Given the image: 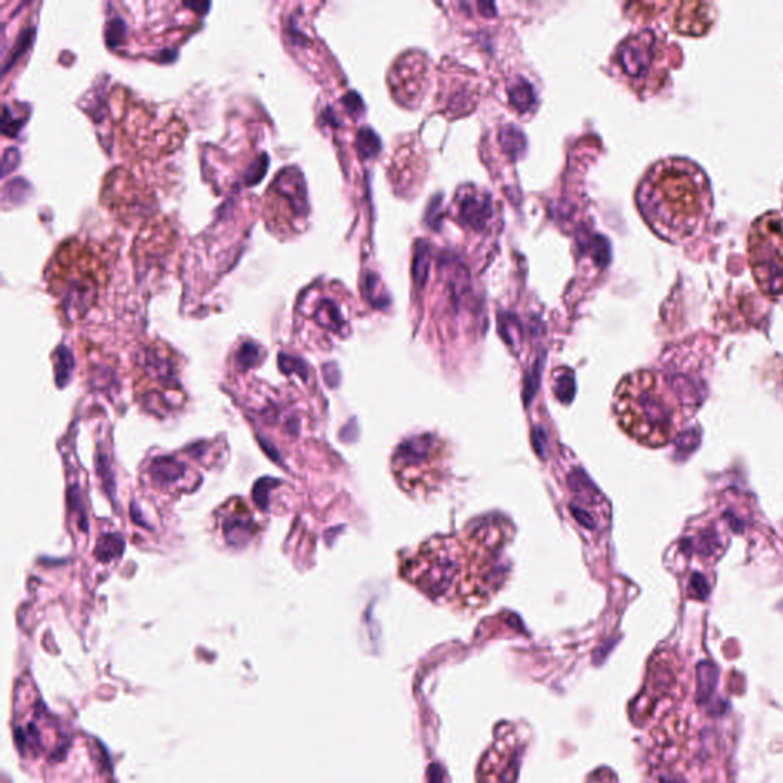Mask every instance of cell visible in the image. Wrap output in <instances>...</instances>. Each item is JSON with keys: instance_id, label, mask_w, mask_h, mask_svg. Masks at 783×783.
Returning a JSON list of instances; mask_svg holds the SVG:
<instances>
[{"instance_id": "obj_1", "label": "cell", "mask_w": 783, "mask_h": 783, "mask_svg": "<svg viewBox=\"0 0 783 783\" xmlns=\"http://www.w3.org/2000/svg\"><path fill=\"white\" fill-rule=\"evenodd\" d=\"M513 534L508 520L488 517L458 533L430 537L401 559L400 577L439 605L484 608L504 588Z\"/></svg>"}, {"instance_id": "obj_2", "label": "cell", "mask_w": 783, "mask_h": 783, "mask_svg": "<svg viewBox=\"0 0 783 783\" xmlns=\"http://www.w3.org/2000/svg\"><path fill=\"white\" fill-rule=\"evenodd\" d=\"M698 386L686 374L632 372L618 383L612 412L629 438L650 449L673 441L681 426L696 412Z\"/></svg>"}, {"instance_id": "obj_3", "label": "cell", "mask_w": 783, "mask_h": 783, "mask_svg": "<svg viewBox=\"0 0 783 783\" xmlns=\"http://www.w3.org/2000/svg\"><path fill=\"white\" fill-rule=\"evenodd\" d=\"M637 204L655 234L670 244H684L696 238L712 216V184L689 158H666L641 179Z\"/></svg>"}, {"instance_id": "obj_4", "label": "cell", "mask_w": 783, "mask_h": 783, "mask_svg": "<svg viewBox=\"0 0 783 783\" xmlns=\"http://www.w3.org/2000/svg\"><path fill=\"white\" fill-rule=\"evenodd\" d=\"M450 446L433 433L401 442L390 461L392 475L404 493L427 498L438 493L450 475Z\"/></svg>"}, {"instance_id": "obj_5", "label": "cell", "mask_w": 783, "mask_h": 783, "mask_svg": "<svg viewBox=\"0 0 783 783\" xmlns=\"http://www.w3.org/2000/svg\"><path fill=\"white\" fill-rule=\"evenodd\" d=\"M748 262L759 290L783 296V212L756 219L748 233Z\"/></svg>"}, {"instance_id": "obj_6", "label": "cell", "mask_w": 783, "mask_h": 783, "mask_svg": "<svg viewBox=\"0 0 783 783\" xmlns=\"http://www.w3.org/2000/svg\"><path fill=\"white\" fill-rule=\"evenodd\" d=\"M91 251L77 247V244L60 248L57 254L56 288L62 290L63 305L66 311H83L94 302L100 283V270L97 260L92 259Z\"/></svg>"}, {"instance_id": "obj_7", "label": "cell", "mask_w": 783, "mask_h": 783, "mask_svg": "<svg viewBox=\"0 0 783 783\" xmlns=\"http://www.w3.org/2000/svg\"><path fill=\"white\" fill-rule=\"evenodd\" d=\"M657 40L652 33H641L621 45L618 57L623 71L629 77L641 78L649 74L657 60Z\"/></svg>"}, {"instance_id": "obj_8", "label": "cell", "mask_w": 783, "mask_h": 783, "mask_svg": "<svg viewBox=\"0 0 783 783\" xmlns=\"http://www.w3.org/2000/svg\"><path fill=\"white\" fill-rule=\"evenodd\" d=\"M715 20V5L706 2H681L673 16V26L678 33L698 37L704 36Z\"/></svg>"}, {"instance_id": "obj_9", "label": "cell", "mask_w": 783, "mask_h": 783, "mask_svg": "<svg viewBox=\"0 0 783 783\" xmlns=\"http://www.w3.org/2000/svg\"><path fill=\"white\" fill-rule=\"evenodd\" d=\"M456 210L462 224L470 225L475 230L487 227L488 221L493 218L490 198L478 195L475 190H462L461 196L456 198Z\"/></svg>"}, {"instance_id": "obj_10", "label": "cell", "mask_w": 783, "mask_h": 783, "mask_svg": "<svg viewBox=\"0 0 783 783\" xmlns=\"http://www.w3.org/2000/svg\"><path fill=\"white\" fill-rule=\"evenodd\" d=\"M316 320L320 326L335 332V334H342L343 326L346 325L342 309L338 308L337 303L328 297H323L317 303Z\"/></svg>"}, {"instance_id": "obj_11", "label": "cell", "mask_w": 783, "mask_h": 783, "mask_svg": "<svg viewBox=\"0 0 783 783\" xmlns=\"http://www.w3.org/2000/svg\"><path fill=\"white\" fill-rule=\"evenodd\" d=\"M225 537L230 540L231 543L247 542L248 537L251 536V522L250 517L244 516V514H234L230 519L225 520L224 524Z\"/></svg>"}, {"instance_id": "obj_12", "label": "cell", "mask_w": 783, "mask_h": 783, "mask_svg": "<svg viewBox=\"0 0 783 783\" xmlns=\"http://www.w3.org/2000/svg\"><path fill=\"white\" fill-rule=\"evenodd\" d=\"M150 472H152L153 478L158 482H175L181 478L184 468H182V464H179L178 461H173V459L169 458H161L158 459V461L153 462L152 470H150Z\"/></svg>"}, {"instance_id": "obj_13", "label": "cell", "mask_w": 783, "mask_h": 783, "mask_svg": "<svg viewBox=\"0 0 783 783\" xmlns=\"http://www.w3.org/2000/svg\"><path fill=\"white\" fill-rule=\"evenodd\" d=\"M716 684V670L709 664H702L699 667V692L698 696L701 701H706L709 698L710 693L715 689Z\"/></svg>"}, {"instance_id": "obj_14", "label": "cell", "mask_w": 783, "mask_h": 783, "mask_svg": "<svg viewBox=\"0 0 783 783\" xmlns=\"http://www.w3.org/2000/svg\"><path fill=\"white\" fill-rule=\"evenodd\" d=\"M123 551V540L118 536H108L101 539L97 554L101 560H111L120 556Z\"/></svg>"}, {"instance_id": "obj_15", "label": "cell", "mask_w": 783, "mask_h": 783, "mask_svg": "<svg viewBox=\"0 0 783 783\" xmlns=\"http://www.w3.org/2000/svg\"><path fill=\"white\" fill-rule=\"evenodd\" d=\"M257 360H259V348H257L256 345L247 343V345H244V348L239 351L238 363L242 369L251 368V366H254V364L257 363Z\"/></svg>"}, {"instance_id": "obj_16", "label": "cell", "mask_w": 783, "mask_h": 783, "mask_svg": "<svg viewBox=\"0 0 783 783\" xmlns=\"http://www.w3.org/2000/svg\"><path fill=\"white\" fill-rule=\"evenodd\" d=\"M72 366H74V364H72L71 354H69L65 348H62V351H60L59 368H57V377H59V383H66Z\"/></svg>"}]
</instances>
